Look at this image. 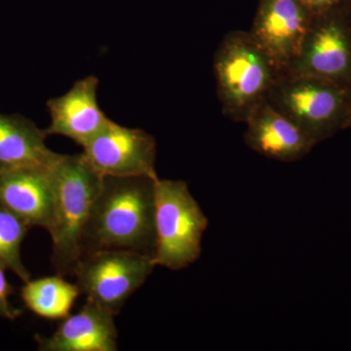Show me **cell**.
<instances>
[{
	"label": "cell",
	"instance_id": "obj_20",
	"mask_svg": "<svg viewBox=\"0 0 351 351\" xmlns=\"http://www.w3.org/2000/svg\"><path fill=\"white\" fill-rule=\"evenodd\" d=\"M345 5L346 9H348V13L351 16V0H346Z\"/></svg>",
	"mask_w": 351,
	"mask_h": 351
},
{
	"label": "cell",
	"instance_id": "obj_6",
	"mask_svg": "<svg viewBox=\"0 0 351 351\" xmlns=\"http://www.w3.org/2000/svg\"><path fill=\"white\" fill-rule=\"evenodd\" d=\"M154 267L152 256L127 250H100L83 254L73 276L87 300L117 316Z\"/></svg>",
	"mask_w": 351,
	"mask_h": 351
},
{
	"label": "cell",
	"instance_id": "obj_14",
	"mask_svg": "<svg viewBox=\"0 0 351 351\" xmlns=\"http://www.w3.org/2000/svg\"><path fill=\"white\" fill-rule=\"evenodd\" d=\"M45 129L23 115L0 113V172L55 165L63 154L51 151L46 145Z\"/></svg>",
	"mask_w": 351,
	"mask_h": 351
},
{
	"label": "cell",
	"instance_id": "obj_8",
	"mask_svg": "<svg viewBox=\"0 0 351 351\" xmlns=\"http://www.w3.org/2000/svg\"><path fill=\"white\" fill-rule=\"evenodd\" d=\"M82 149L83 160L101 176L158 178L156 141L143 129L128 128L112 120Z\"/></svg>",
	"mask_w": 351,
	"mask_h": 351
},
{
	"label": "cell",
	"instance_id": "obj_18",
	"mask_svg": "<svg viewBox=\"0 0 351 351\" xmlns=\"http://www.w3.org/2000/svg\"><path fill=\"white\" fill-rule=\"evenodd\" d=\"M313 16L326 13L343 5L346 0H300Z\"/></svg>",
	"mask_w": 351,
	"mask_h": 351
},
{
	"label": "cell",
	"instance_id": "obj_12",
	"mask_svg": "<svg viewBox=\"0 0 351 351\" xmlns=\"http://www.w3.org/2000/svg\"><path fill=\"white\" fill-rule=\"evenodd\" d=\"M244 142L261 156L281 161L301 160L317 145L285 114L265 99L247 121Z\"/></svg>",
	"mask_w": 351,
	"mask_h": 351
},
{
	"label": "cell",
	"instance_id": "obj_4",
	"mask_svg": "<svg viewBox=\"0 0 351 351\" xmlns=\"http://www.w3.org/2000/svg\"><path fill=\"white\" fill-rule=\"evenodd\" d=\"M209 221L184 181L156 179V267L182 270L202 253L203 235Z\"/></svg>",
	"mask_w": 351,
	"mask_h": 351
},
{
	"label": "cell",
	"instance_id": "obj_2",
	"mask_svg": "<svg viewBox=\"0 0 351 351\" xmlns=\"http://www.w3.org/2000/svg\"><path fill=\"white\" fill-rule=\"evenodd\" d=\"M103 176L92 169L82 154L68 156L53 166L54 203L49 230L52 263L57 274L73 276L82 257V240Z\"/></svg>",
	"mask_w": 351,
	"mask_h": 351
},
{
	"label": "cell",
	"instance_id": "obj_10",
	"mask_svg": "<svg viewBox=\"0 0 351 351\" xmlns=\"http://www.w3.org/2000/svg\"><path fill=\"white\" fill-rule=\"evenodd\" d=\"M98 87L99 78L89 75L75 82L66 94L48 100V136H64L83 147L103 131L112 120L99 106Z\"/></svg>",
	"mask_w": 351,
	"mask_h": 351
},
{
	"label": "cell",
	"instance_id": "obj_9",
	"mask_svg": "<svg viewBox=\"0 0 351 351\" xmlns=\"http://www.w3.org/2000/svg\"><path fill=\"white\" fill-rule=\"evenodd\" d=\"M313 17L300 0H258L249 32L279 75L299 57Z\"/></svg>",
	"mask_w": 351,
	"mask_h": 351
},
{
	"label": "cell",
	"instance_id": "obj_11",
	"mask_svg": "<svg viewBox=\"0 0 351 351\" xmlns=\"http://www.w3.org/2000/svg\"><path fill=\"white\" fill-rule=\"evenodd\" d=\"M53 166L0 172V204L29 228H41L47 232L51 228L54 203Z\"/></svg>",
	"mask_w": 351,
	"mask_h": 351
},
{
	"label": "cell",
	"instance_id": "obj_3",
	"mask_svg": "<svg viewBox=\"0 0 351 351\" xmlns=\"http://www.w3.org/2000/svg\"><path fill=\"white\" fill-rule=\"evenodd\" d=\"M213 64L221 110L237 122L247 121L280 75L249 32H228Z\"/></svg>",
	"mask_w": 351,
	"mask_h": 351
},
{
	"label": "cell",
	"instance_id": "obj_1",
	"mask_svg": "<svg viewBox=\"0 0 351 351\" xmlns=\"http://www.w3.org/2000/svg\"><path fill=\"white\" fill-rule=\"evenodd\" d=\"M156 181L147 177L103 176L83 232L82 256L100 250H127L154 257Z\"/></svg>",
	"mask_w": 351,
	"mask_h": 351
},
{
	"label": "cell",
	"instance_id": "obj_7",
	"mask_svg": "<svg viewBox=\"0 0 351 351\" xmlns=\"http://www.w3.org/2000/svg\"><path fill=\"white\" fill-rule=\"evenodd\" d=\"M288 73L315 76L351 90V16L345 4L314 16Z\"/></svg>",
	"mask_w": 351,
	"mask_h": 351
},
{
	"label": "cell",
	"instance_id": "obj_5",
	"mask_svg": "<svg viewBox=\"0 0 351 351\" xmlns=\"http://www.w3.org/2000/svg\"><path fill=\"white\" fill-rule=\"evenodd\" d=\"M267 100L318 144L343 130L351 90L315 76L287 73L277 77Z\"/></svg>",
	"mask_w": 351,
	"mask_h": 351
},
{
	"label": "cell",
	"instance_id": "obj_15",
	"mask_svg": "<svg viewBox=\"0 0 351 351\" xmlns=\"http://www.w3.org/2000/svg\"><path fill=\"white\" fill-rule=\"evenodd\" d=\"M82 294L76 284L69 283L64 276L43 277L29 280L21 289V298L32 313L49 320H63Z\"/></svg>",
	"mask_w": 351,
	"mask_h": 351
},
{
	"label": "cell",
	"instance_id": "obj_13",
	"mask_svg": "<svg viewBox=\"0 0 351 351\" xmlns=\"http://www.w3.org/2000/svg\"><path fill=\"white\" fill-rule=\"evenodd\" d=\"M115 315L86 299L77 313L69 315L49 337L36 335L39 351H117Z\"/></svg>",
	"mask_w": 351,
	"mask_h": 351
},
{
	"label": "cell",
	"instance_id": "obj_19",
	"mask_svg": "<svg viewBox=\"0 0 351 351\" xmlns=\"http://www.w3.org/2000/svg\"><path fill=\"white\" fill-rule=\"evenodd\" d=\"M351 128V101L350 108H348V114H346L345 124H343V129Z\"/></svg>",
	"mask_w": 351,
	"mask_h": 351
},
{
	"label": "cell",
	"instance_id": "obj_16",
	"mask_svg": "<svg viewBox=\"0 0 351 351\" xmlns=\"http://www.w3.org/2000/svg\"><path fill=\"white\" fill-rule=\"evenodd\" d=\"M29 226L10 210L0 204V267L14 272L23 282L31 280V274L21 258V246Z\"/></svg>",
	"mask_w": 351,
	"mask_h": 351
},
{
	"label": "cell",
	"instance_id": "obj_17",
	"mask_svg": "<svg viewBox=\"0 0 351 351\" xmlns=\"http://www.w3.org/2000/svg\"><path fill=\"white\" fill-rule=\"evenodd\" d=\"M13 294L14 288L7 280L5 269L0 267V317L15 320L24 313L22 309L11 304L10 297Z\"/></svg>",
	"mask_w": 351,
	"mask_h": 351
}]
</instances>
